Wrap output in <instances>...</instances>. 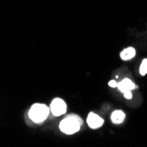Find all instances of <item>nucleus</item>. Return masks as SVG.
I'll return each instance as SVG.
<instances>
[{
    "mask_svg": "<svg viewBox=\"0 0 147 147\" xmlns=\"http://www.w3.org/2000/svg\"><path fill=\"white\" fill-rule=\"evenodd\" d=\"M83 124V120L77 115H70L66 116L59 124L62 132L67 135H72L78 132Z\"/></svg>",
    "mask_w": 147,
    "mask_h": 147,
    "instance_id": "nucleus-1",
    "label": "nucleus"
},
{
    "mask_svg": "<svg viewBox=\"0 0 147 147\" xmlns=\"http://www.w3.org/2000/svg\"><path fill=\"white\" fill-rule=\"evenodd\" d=\"M49 110L50 109H49V108L46 105L36 103L31 107V109H29L28 112V115L34 123H41L48 118Z\"/></svg>",
    "mask_w": 147,
    "mask_h": 147,
    "instance_id": "nucleus-2",
    "label": "nucleus"
},
{
    "mask_svg": "<svg viewBox=\"0 0 147 147\" xmlns=\"http://www.w3.org/2000/svg\"><path fill=\"white\" fill-rule=\"evenodd\" d=\"M67 106L66 103L60 98H56L53 100L50 104V111L55 116H60L66 113Z\"/></svg>",
    "mask_w": 147,
    "mask_h": 147,
    "instance_id": "nucleus-3",
    "label": "nucleus"
},
{
    "mask_svg": "<svg viewBox=\"0 0 147 147\" xmlns=\"http://www.w3.org/2000/svg\"><path fill=\"white\" fill-rule=\"evenodd\" d=\"M87 124L91 129H98L100 127H101L104 123V120L100 117L98 115H95L94 113H89L88 116H87Z\"/></svg>",
    "mask_w": 147,
    "mask_h": 147,
    "instance_id": "nucleus-4",
    "label": "nucleus"
},
{
    "mask_svg": "<svg viewBox=\"0 0 147 147\" xmlns=\"http://www.w3.org/2000/svg\"><path fill=\"white\" fill-rule=\"evenodd\" d=\"M117 88L119 89L120 92L123 93L126 91H132V90H134V89L138 88V86L129 78H123L121 82L118 83Z\"/></svg>",
    "mask_w": 147,
    "mask_h": 147,
    "instance_id": "nucleus-5",
    "label": "nucleus"
},
{
    "mask_svg": "<svg viewBox=\"0 0 147 147\" xmlns=\"http://www.w3.org/2000/svg\"><path fill=\"white\" fill-rule=\"evenodd\" d=\"M136 57V49L133 47H128L120 53V57L123 61H129Z\"/></svg>",
    "mask_w": 147,
    "mask_h": 147,
    "instance_id": "nucleus-6",
    "label": "nucleus"
},
{
    "mask_svg": "<svg viewBox=\"0 0 147 147\" xmlns=\"http://www.w3.org/2000/svg\"><path fill=\"white\" fill-rule=\"evenodd\" d=\"M125 117H126V115L123 111L120 110V109H117V110H115L112 114H111V121L113 123L115 124H121L124 122L125 120Z\"/></svg>",
    "mask_w": 147,
    "mask_h": 147,
    "instance_id": "nucleus-7",
    "label": "nucleus"
},
{
    "mask_svg": "<svg viewBox=\"0 0 147 147\" xmlns=\"http://www.w3.org/2000/svg\"><path fill=\"white\" fill-rule=\"evenodd\" d=\"M139 73L142 76H145L147 74V58H144L139 67Z\"/></svg>",
    "mask_w": 147,
    "mask_h": 147,
    "instance_id": "nucleus-8",
    "label": "nucleus"
},
{
    "mask_svg": "<svg viewBox=\"0 0 147 147\" xmlns=\"http://www.w3.org/2000/svg\"><path fill=\"white\" fill-rule=\"evenodd\" d=\"M123 95H124V98L127 99V100H130L132 99V93H131V91H126L123 92Z\"/></svg>",
    "mask_w": 147,
    "mask_h": 147,
    "instance_id": "nucleus-9",
    "label": "nucleus"
},
{
    "mask_svg": "<svg viewBox=\"0 0 147 147\" xmlns=\"http://www.w3.org/2000/svg\"><path fill=\"white\" fill-rule=\"evenodd\" d=\"M109 86H111V87H117L118 82L115 81V80H110V81L109 82Z\"/></svg>",
    "mask_w": 147,
    "mask_h": 147,
    "instance_id": "nucleus-10",
    "label": "nucleus"
}]
</instances>
